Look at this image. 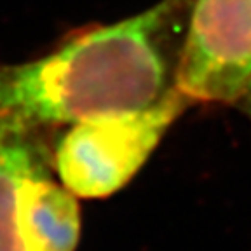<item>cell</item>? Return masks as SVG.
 I'll list each match as a JSON object with an SVG mask.
<instances>
[{
    "instance_id": "1",
    "label": "cell",
    "mask_w": 251,
    "mask_h": 251,
    "mask_svg": "<svg viewBox=\"0 0 251 251\" xmlns=\"http://www.w3.org/2000/svg\"><path fill=\"white\" fill-rule=\"evenodd\" d=\"M194 0H162L26 63H0V122L39 129L152 106L175 89Z\"/></svg>"
},
{
    "instance_id": "2",
    "label": "cell",
    "mask_w": 251,
    "mask_h": 251,
    "mask_svg": "<svg viewBox=\"0 0 251 251\" xmlns=\"http://www.w3.org/2000/svg\"><path fill=\"white\" fill-rule=\"evenodd\" d=\"M188 103L175 87L149 108L74 124L56 149L61 183L86 199L112 196L140 171Z\"/></svg>"
},
{
    "instance_id": "3",
    "label": "cell",
    "mask_w": 251,
    "mask_h": 251,
    "mask_svg": "<svg viewBox=\"0 0 251 251\" xmlns=\"http://www.w3.org/2000/svg\"><path fill=\"white\" fill-rule=\"evenodd\" d=\"M190 101L234 103L251 91V0H194L176 68Z\"/></svg>"
},
{
    "instance_id": "4",
    "label": "cell",
    "mask_w": 251,
    "mask_h": 251,
    "mask_svg": "<svg viewBox=\"0 0 251 251\" xmlns=\"http://www.w3.org/2000/svg\"><path fill=\"white\" fill-rule=\"evenodd\" d=\"M20 224L30 251H75L80 215L72 194L47 171V162L28 175L20 190Z\"/></svg>"
},
{
    "instance_id": "5",
    "label": "cell",
    "mask_w": 251,
    "mask_h": 251,
    "mask_svg": "<svg viewBox=\"0 0 251 251\" xmlns=\"http://www.w3.org/2000/svg\"><path fill=\"white\" fill-rule=\"evenodd\" d=\"M46 162L37 129L0 122V251H30L20 224V190Z\"/></svg>"
},
{
    "instance_id": "6",
    "label": "cell",
    "mask_w": 251,
    "mask_h": 251,
    "mask_svg": "<svg viewBox=\"0 0 251 251\" xmlns=\"http://www.w3.org/2000/svg\"><path fill=\"white\" fill-rule=\"evenodd\" d=\"M250 94H251V91H250Z\"/></svg>"
}]
</instances>
